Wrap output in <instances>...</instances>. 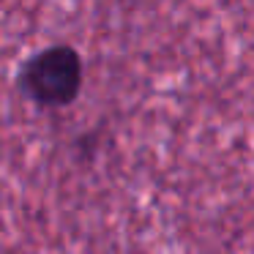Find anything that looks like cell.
<instances>
[{
    "label": "cell",
    "mask_w": 254,
    "mask_h": 254,
    "mask_svg": "<svg viewBox=\"0 0 254 254\" xmlns=\"http://www.w3.org/2000/svg\"><path fill=\"white\" fill-rule=\"evenodd\" d=\"M22 88L39 104L63 107L82 88V61L66 44L47 47L22 66Z\"/></svg>",
    "instance_id": "6da1fadb"
}]
</instances>
